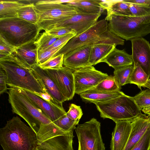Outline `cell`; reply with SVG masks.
I'll return each instance as SVG.
<instances>
[{"mask_svg": "<svg viewBox=\"0 0 150 150\" xmlns=\"http://www.w3.org/2000/svg\"><path fill=\"white\" fill-rule=\"evenodd\" d=\"M0 144L3 150H36L38 145L35 132L17 116L0 129Z\"/></svg>", "mask_w": 150, "mask_h": 150, "instance_id": "obj_1", "label": "cell"}, {"mask_svg": "<svg viewBox=\"0 0 150 150\" xmlns=\"http://www.w3.org/2000/svg\"><path fill=\"white\" fill-rule=\"evenodd\" d=\"M0 67L7 76L6 83L10 87L21 88L32 92H45L46 90L29 69L15 52L0 57Z\"/></svg>", "mask_w": 150, "mask_h": 150, "instance_id": "obj_2", "label": "cell"}, {"mask_svg": "<svg viewBox=\"0 0 150 150\" xmlns=\"http://www.w3.org/2000/svg\"><path fill=\"white\" fill-rule=\"evenodd\" d=\"M7 93L13 113L23 119L37 135L42 126L52 122L38 108L21 88L10 87Z\"/></svg>", "mask_w": 150, "mask_h": 150, "instance_id": "obj_3", "label": "cell"}, {"mask_svg": "<svg viewBox=\"0 0 150 150\" xmlns=\"http://www.w3.org/2000/svg\"><path fill=\"white\" fill-rule=\"evenodd\" d=\"M124 42L123 39L109 30L108 22L103 19L97 21L83 33L71 39L54 56L60 54H65L78 47L84 45L101 44L123 45Z\"/></svg>", "mask_w": 150, "mask_h": 150, "instance_id": "obj_4", "label": "cell"}, {"mask_svg": "<svg viewBox=\"0 0 150 150\" xmlns=\"http://www.w3.org/2000/svg\"><path fill=\"white\" fill-rule=\"evenodd\" d=\"M109 30L126 40L143 38L150 33V15L137 17L112 14L106 17Z\"/></svg>", "mask_w": 150, "mask_h": 150, "instance_id": "obj_5", "label": "cell"}, {"mask_svg": "<svg viewBox=\"0 0 150 150\" xmlns=\"http://www.w3.org/2000/svg\"><path fill=\"white\" fill-rule=\"evenodd\" d=\"M41 30L38 25L18 17L0 19V34L16 47L35 41Z\"/></svg>", "mask_w": 150, "mask_h": 150, "instance_id": "obj_6", "label": "cell"}, {"mask_svg": "<svg viewBox=\"0 0 150 150\" xmlns=\"http://www.w3.org/2000/svg\"><path fill=\"white\" fill-rule=\"evenodd\" d=\"M95 104L101 118H109L115 122L124 120H131L141 112L133 97L124 93L108 101Z\"/></svg>", "mask_w": 150, "mask_h": 150, "instance_id": "obj_7", "label": "cell"}, {"mask_svg": "<svg viewBox=\"0 0 150 150\" xmlns=\"http://www.w3.org/2000/svg\"><path fill=\"white\" fill-rule=\"evenodd\" d=\"M41 30L68 19L77 13L73 7L65 4H34Z\"/></svg>", "mask_w": 150, "mask_h": 150, "instance_id": "obj_8", "label": "cell"}, {"mask_svg": "<svg viewBox=\"0 0 150 150\" xmlns=\"http://www.w3.org/2000/svg\"><path fill=\"white\" fill-rule=\"evenodd\" d=\"M100 122L94 118L75 129L78 142V150H105L100 131Z\"/></svg>", "mask_w": 150, "mask_h": 150, "instance_id": "obj_9", "label": "cell"}, {"mask_svg": "<svg viewBox=\"0 0 150 150\" xmlns=\"http://www.w3.org/2000/svg\"><path fill=\"white\" fill-rule=\"evenodd\" d=\"M75 93L80 95L91 89L109 76L93 66L81 68L73 72Z\"/></svg>", "mask_w": 150, "mask_h": 150, "instance_id": "obj_10", "label": "cell"}, {"mask_svg": "<svg viewBox=\"0 0 150 150\" xmlns=\"http://www.w3.org/2000/svg\"><path fill=\"white\" fill-rule=\"evenodd\" d=\"M101 13L88 14L79 13L69 18L48 26L43 29L46 31L56 28H67L75 30L76 35L83 33L96 24Z\"/></svg>", "mask_w": 150, "mask_h": 150, "instance_id": "obj_11", "label": "cell"}, {"mask_svg": "<svg viewBox=\"0 0 150 150\" xmlns=\"http://www.w3.org/2000/svg\"><path fill=\"white\" fill-rule=\"evenodd\" d=\"M51 78L67 100L74 97L75 84L73 72L65 67L58 69H44Z\"/></svg>", "mask_w": 150, "mask_h": 150, "instance_id": "obj_12", "label": "cell"}, {"mask_svg": "<svg viewBox=\"0 0 150 150\" xmlns=\"http://www.w3.org/2000/svg\"><path fill=\"white\" fill-rule=\"evenodd\" d=\"M133 63H137L150 77V44L143 38L131 40Z\"/></svg>", "mask_w": 150, "mask_h": 150, "instance_id": "obj_13", "label": "cell"}, {"mask_svg": "<svg viewBox=\"0 0 150 150\" xmlns=\"http://www.w3.org/2000/svg\"><path fill=\"white\" fill-rule=\"evenodd\" d=\"M92 46L80 47L64 54V66L73 72L88 66Z\"/></svg>", "mask_w": 150, "mask_h": 150, "instance_id": "obj_14", "label": "cell"}, {"mask_svg": "<svg viewBox=\"0 0 150 150\" xmlns=\"http://www.w3.org/2000/svg\"><path fill=\"white\" fill-rule=\"evenodd\" d=\"M31 70L44 89L55 100L62 103L67 101L57 85L45 69L36 64L31 67Z\"/></svg>", "mask_w": 150, "mask_h": 150, "instance_id": "obj_15", "label": "cell"}, {"mask_svg": "<svg viewBox=\"0 0 150 150\" xmlns=\"http://www.w3.org/2000/svg\"><path fill=\"white\" fill-rule=\"evenodd\" d=\"M112 133L111 150H124L128 141L131 129V121L124 120L115 122Z\"/></svg>", "mask_w": 150, "mask_h": 150, "instance_id": "obj_16", "label": "cell"}, {"mask_svg": "<svg viewBox=\"0 0 150 150\" xmlns=\"http://www.w3.org/2000/svg\"><path fill=\"white\" fill-rule=\"evenodd\" d=\"M23 90L35 105L52 122L67 113L63 105L54 104L29 91Z\"/></svg>", "mask_w": 150, "mask_h": 150, "instance_id": "obj_17", "label": "cell"}, {"mask_svg": "<svg viewBox=\"0 0 150 150\" xmlns=\"http://www.w3.org/2000/svg\"><path fill=\"white\" fill-rule=\"evenodd\" d=\"M131 121V131L124 150H130L140 139L150 125V119L141 112Z\"/></svg>", "mask_w": 150, "mask_h": 150, "instance_id": "obj_18", "label": "cell"}, {"mask_svg": "<svg viewBox=\"0 0 150 150\" xmlns=\"http://www.w3.org/2000/svg\"><path fill=\"white\" fill-rule=\"evenodd\" d=\"M55 136L38 145L37 148L43 150H74L73 147V133Z\"/></svg>", "mask_w": 150, "mask_h": 150, "instance_id": "obj_19", "label": "cell"}, {"mask_svg": "<svg viewBox=\"0 0 150 150\" xmlns=\"http://www.w3.org/2000/svg\"><path fill=\"white\" fill-rule=\"evenodd\" d=\"M105 62L115 69L132 65L133 61L132 55L124 50H120L115 47L99 63Z\"/></svg>", "mask_w": 150, "mask_h": 150, "instance_id": "obj_20", "label": "cell"}, {"mask_svg": "<svg viewBox=\"0 0 150 150\" xmlns=\"http://www.w3.org/2000/svg\"><path fill=\"white\" fill-rule=\"evenodd\" d=\"M35 41L30 42L17 47L15 52L30 69L37 63L38 50Z\"/></svg>", "mask_w": 150, "mask_h": 150, "instance_id": "obj_21", "label": "cell"}, {"mask_svg": "<svg viewBox=\"0 0 150 150\" xmlns=\"http://www.w3.org/2000/svg\"><path fill=\"white\" fill-rule=\"evenodd\" d=\"M121 91L113 92H106L90 89L80 95L84 102L93 103H103L118 97L123 93Z\"/></svg>", "mask_w": 150, "mask_h": 150, "instance_id": "obj_22", "label": "cell"}, {"mask_svg": "<svg viewBox=\"0 0 150 150\" xmlns=\"http://www.w3.org/2000/svg\"><path fill=\"white\" fill-rule=\"evenodd\" d=\"M65 4L74 7L79 13L101 14L105 10L100 5L99 0H74Z\"/></svg>", "mask_w": 150, "mask_h": 150, "instance_id": "obj_23", "label": "cell"}, {"mask_svg": "<svg viewBox=\"0 0 150 150\" xmlns=\"http://www.w3.org/2000/svg\"><path fill=\"white\" fill-rule=\"evenodd\" d=\"M27 4L21 1L0 0V19L18 17L19 10Z\"/></svg>", "mask_w": 150, "mask_h": 150, "instance_id": "obj_24", "label": "cell"}, {"mask_svg": "<svg viewBox=\"0 0 150 150\" xmlns=\"http://www.w3.org/2000/svg\"><path fill=\"white\" fill-rule=\"evenodd\" d=\"M116 46L101 44L92 46L88 66L95 65L105 57Z\"/></svg>", "mask_w": 150, "mask_h": 150, "instance_id": "obj_25", "label": "cell"}, {"mask_svg": "<svg viewBox=\"0 0 150 150\" xmlns=\"http://www.w3.org/2000/svg\"><path fill=\"white\" fill-rule=\"evenodd\" d=\"M134 68L129 79L128 83L136 85L142 90L147 82L149 77L137 63H133Z\"/></svg>", "mask_w": 150, "mask_h": 150, "instance_id": "obj_26", "label": "cell"}, {"mask_svg": "<svg viewBox=\"0 0 150 150\" xmlns=\"http://www.w3.org/2000/svg\"><path fill=\"white\" fill-rule=\"evenodd\" d=\"M134 68L133 64L114 69L113 76L118 86L120 88L128 83L129 78Z\"/></svg>", "mask_w": 150, "mask_h": 150, "instance_id": "obj_27", "label": "cell"}, {"mask_svg": "<svg viewBox=\"0 0 150 150\" xmlns=\"http://www.w3.org/2000/svg\"><path fill=\"white\" fill-rule=\"evenodd\" d=\"M108 17L112 14L132 16L129 4L122 0L113 1L112 4L106 9Z\"/></svg>", "mask_w": 150, "mask_h": 150, "instance_id": "obj_28", "label": "cell"}, {"mask_svg": "<svg viewBox=\"0 0 150 150\" xmlns=\"http://www.w3.org/2000/svg\"><path fill=\"white\" fill-rule=\"evenodd\" d=\"M18 17L30 23L38 24V17L34 7V3L28 4L21 8L18 13Z\"/></svg>", "mask_w": 150, "mask_h": 150, "instance_id": "obj_29", "label": "cell"}, {"mask_svg": "<svg viewBox=\"0 0 150 150\" xmlns=\"http://www.w3.org/2000/svg\"><path fill=\"white\" fill-rule=\"evenodd\" d=\"M120 88L115 82L113 76H109L91 89L106 92L121 91Z\"/></svg>", "mask_w": 150, "mask_h": 150, "instance_id": "obj_30", "label": "cell"}, {"mask_svg": "<svg viewBox=\"0 0 150 150\" xmlns=\"http://www.w3.org/2000/svg\"><path fill=\"white\" fill-rule=\"evenodd\" d=\"M58 38H55L45 31L38 36L35 42L38 50L43 51L48 48Z\"/></svg>", "mask_w": 150, "mask_h": 150, "instance_id": "obj_31", "label": "cell"}, {"mask_svg": "<svg viewBox=\"0 0 150 150\" xmlns=\"http://www.w3.org/2000/svg\"><path fill=\"white\" fill-rule=\"evenodd\" d=\"M79 120H73L68 116L67 113L53 122L62 129L67 132L74 130Z\"/></svg>", "mask_w": 150, "mask_h": 150, "instance_id": "obj_32", "label": "cell"}, {"mask_svg": "<svg viewBox=\"0 0 150 150\" xmlns=\"http://www.w3.org/2000/svg\"><path fill=\"white\" fill-rule=\"evenodd\" d=\"M64 54H59L53 57L46 62L38 65L43 69H58L63 65Z\"/></svg>", "mask_w": 150, "mask_h": 150, "instance_id": "obj_33", "label": "cell"}, {"mask_svg": "<svg viewBox=\"0 0 150 150\" xmlns=\"http://www.w3.org/2000/svg\"><path fill=\"white\" fill-rule=\"evenodd\" d=\"M133 98L141 110L142 109L150 105V89L147 88L141 90Z\"/></svg>", "mask_w": 150, "mask_h": 150, "instance_id": "obj_34", "label": "cell"}, {"mask_svg": "<svg viewBox=\"0 0 150 150\" xmlns=\"http://www.w3.org/2000/svg\"><path fill=\"white\" fill-rule=\"evenodd\" d=\"M66 44L55 48L38 52L37 64L39 65L44 63L54 57Z\"/></svg>", "mask_w": 150, "mask_h": 150, "instance_id": "obj_35", "label": "cell"}, {"mask_svg": "<svg viewBox=\"0 0 150 150\" xmlns=\"http://www.w3.org/2000/svg\"><path fill=\"white\" fill-rule=\"evenodd\" d=\"M150 125L140 139L130 150H150Z\"/></svg>", "mask_w": 150, "mask_h": 150, "instance_id": "obj_36", "label": "cell"}, {"mask_svg": "<svg viewBox=\"0 0 150 150\" xmlns=\"http://www.w3.org/2000/svg\"><path fill=\"white\" fill-rule=\"evenodd\" d=\"M128 4L132 16L140 17L150 15V7L137 4Z\"/></svg>", "mask_w": 150, "mask_h": 150, "instance_id": "obj_37", "label": "cell"}, {"mask_svg": "<svg viewBox=\"0 0 150 150\" xmlns=\"http://www.w3.org/2000/svg\"><path fill=\"white\" fill-rule=\"evenodd\" d=\"M17 48L0 34V56L9 55L14 52Z\"/></svg>", "mask_w": 150, "mask_h": 150, "instance_id": "obj_38", "label": "cell"}, {"mask_svg": "<svg viewBox=\"0 0 150 150\" xmlns=\"http://www.w3.org/2000/svg\"><path fill=\"white\" fill-rule=\"evenodd\" d=\"M45 31L53 37L57 38L61 37L70 33L75 34L76 35L75 30L67 28H54Z\"/></svg>", "mask_w": 150, "mask_h": 150, "instance_id": "obj_39", "label": "cell"}, {"mask_svg": "<svg viewBox=\"0 0 150 150\" xmlns=\"http://www.w3.org/2000/svg\"><path fill=\"white\" fill-rule=\"evenodd\" d=\"M67 114L71 119L75 121L80 120L83 115L80 107L73 103L70 105Z\"/></svg>", "mask_w": 150, "mask_h": 150, "instance_id": "obj_40", "label": "cell"}, {"mask_svg": "<svg viewBox=\"0 0 150 150\" xmlns=\"http://www.w3.org/2000/svg\"><path fill=\"white\" fill-rule=\"evenodd\" d=\"M75 34L70 33L58 38L53 44L45 50H48L59 47L67 42L76 35Z\"/></svg>", "mask_w": 150, "mask_h": 150, "instance_id": "obj_41", "label": "cell"}, {"mask_svg": "<svg viewBox=\"0 0 150 150\" xmlns=\"http://www.w3.org/2000/svg\"><path fill=\"white\" fill-rule=\"evenodd\" d=\"M7 76L5 71L0 67V94L7 92Z\"/></svg>", "mask_w": 150, "mask_h": 150, "instance_id": "obj_42", "label": "cell"}, {"mask_svg": "<svg viewBox=\"0 0 150 150\" xmlns=\"http://www.w3.org/2000/svg\"><path fill=\"white\" fill-rule=\"evenodd\" d=\"M34 94L40 97L43 99L54 104L62 105V103L58 102L55 100L46 91L45 93L32 92Z\"/></svg>", "mask_w": 150, "mask_h": 150, "instance_id": "obj_43", "label": "cell"}, {"mask_svg": "<svg viewBox=\"0 0 150 150\" xmlns=\"http://www.w3.org/2000/svg\"><path fill=\"white\" fill-rule=\"evenodd\" d=\"M74 0H39L36 2L38 4H61L72 1Z\"/></svg>", "mask_w": 150, "mask_h": 150, "instance_id": "obj_44", "label": "cell"}, {"mask_svg": "<svg viewBox=\"0 0 150 150\" xmlns=\"http://www.w3.org/2000/svg\"><path fill=\"white\" fill-rule=\"evenodd\" d=\"M128 3L137 4L150 8V0H123Z\"/></svg>", "mask_w": 150, "mask_h": 150, "instance_id": "obj_45", "label": "cell"}, {"mask_svg": "<svg viewBox=\"0 0 150 150\" xmlns=\"http://www.w3.org/2000/svg\"><path fill=\"white\" fill-rule=\"evenodd\" d=\"M141 110L150 119V105L142 109Z\"/></svg>", "mask_w": 150, "mask_h": 150, "instance_id": "obj_46", "label": "cell"}, {"mask_svg": "<svg viewBox=\"0 0 150 150\" xmlns=\"http://www.w3.org/2000/svg\"><path fill=\"white\" fill-rule=\"evenodd\" d=\"M143 87L150 89V77L149 78L146 83Z\"/></svg>", "mask_w": 150, "mask_h": 150, "instance_id": "obj_47", "label": "cell"}, {"mask_svg": "<svg viewBox=\"0 0 150 150\" xmlns=\"http://www.w3.org/2000/svg\"><path fill=\"white\" fill-rule=\"evenodd\" d=\"M36 150H43L41 149H40L38 148L37 147V149H36Z\"/></svg>", "mask_w": 150, "mask_h": 150, "instance_id": "obj_48", "label": "cell"}]
</instances>
